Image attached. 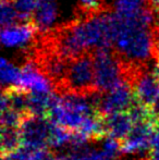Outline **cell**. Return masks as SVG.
Masks as SVG:
<instances>
[{
	"mask_svg": "<svg viewBox=\"0 0 159 160\" xmlns=\"http://www.w3.org/2000/svg\"><path fill=\"white\" fill-rule=\"evenodd\" d=\"M95 86L98 92H106L121 84L127 78V67L113 49L93 52Z\"/></svg>",
	"mask_w": 159,
	"mask_h": 160,
	"instance_id": "obj_1",
	"label": "cell"
},
{
	"mask_svg": "<svg viewBox=\"0 0 159 160\" xmlns=\"http://www.w3.org/2000/svg\"><path fill=\"white\" fill-rule=\"evenodd\" d=\"M98 92L95 86V69L93 52H84L70 60L64 81V93L91 95Z\"/></svg>",
	"mask_w": 159,
	"mask_h": 160,
	"instance_id": "obj_2",
	"label": "cell"
},
{
	"mask_svg": "<svg viewBox=\"0 0 159 160\" xmlns=\"http://www.w3.org/2000/svg\"><path fill=\"white\" fill-rule=\"evenodd\" d=\"M53 123L47 117L28 114L20 125L21 146L32 150L44 149L49 146Z\"/></svg>",
	"mask_w": 159,
	"mask_h": 160,
	"instance_id": "obj_3",
	"label": "cell"
},
{
	"mask_svg": "<svg viewBox=\"0 0 159 160\" xmlns=\"http://www.w3.org/2000/svg\"><path fill=\"white\" fill-rule=\"evenodd\" d=\"M136 101L131 83L124 81L109 91L99 94L97 107L104 116L127 111Z\"/></svg>",
	"mask_w": 159,
	"mask_h": 160,
	"instance_id": "obj_4",
	"label": "cell"
},
{
	"mask_svg": "<svg viewBox=\"0 0 159 160\" xmlns=\"http://www.w3.org/2000/svg\"><path fill=\"white\" fill-rule=\"evenodd\" d=\"M132 87L136 101L147 107H153L159 96V76L154 67L152 69L145 68L141 70L134 78Z\"/></svg>",
	"mask_w": 159,
	"mask_h": 160,
	"instance_id": "obj_5",
	"label": "cell"
},
{
	"mask_svg": "<svg viewBox=\"0 0 159 160\" xmlns=\"http://www.w3.org/2000/svg\"><path fill=\"white\" fill-rule=\"evenodd\" d=\"M157 121L134 123L131 132L120 141L121 149L124 154H140L151 149L152 137Z\"/></svg>",
	"mask_w": 159,
	"mask_h": 160,
	"instance_id": "obj_6",
	"label": "cell"
},
{
	"mask_svg": "<svg viewBox=\"0 0 159 160\" xmlns=\"http://www.w3.org/2000/svg\"><path fill=\"white\" fill-rule=\"evenodd\" d=\"M37 30L32 22H21L2 28L1 42L7 48H24L34 46Z\"/></svg>",
	"mask_w": 159,
	"mask_h": 160,
	"instance_id": "obj_7",
	"label": "cell"
},
{
	"mask_svg": "<svg viewBox=\"0 0 159 160\" xmlns=\"http://www.w3.org/2000/svg\"><path fill=\"white\" fill-rule=\"evenodd\" d=\"M20 86L34 93H53L55 87L32 58H27L22 65Z\"/></svg>",
	"mask_w": 159,
	"mask_h": 160,
	"instance_id": "obj_8",
	"label": "cell"
},
{
	"mask_svg": "<svg viewBox=\"0 0 159 160\" xmlns=\"http://www.w3.org/2000/svg\"><path fill=\"white\" fill-rule=\"evenodd\" d=\"M58 14L59 8L56 0H38L31 22L34 24L39 35H42L53 30Z\"/></svg>",
	"mask_w": 159,
	"mask_h": 160,
	"instance_id": "obj_9",
	"label": "cell"
},
{
	"mask_svg": "<svg viewBox=\"0 0 159 160\" xmlns=\"http://www.w3.org/2000/svg\"><path fill=\"white\" fill-rule=\"evenodd\" d=\"M107 135L118 141H122L131 132L134 127V121L129 111L117 112V113L105 116Z\"/></svg>",
	"mask_w": 159,
	"mask_h": 160,
	"instance_id": "obj_10",
	"label": "cell"
},
{
	"mask_svg": "<svg viewBox=\"0 0 159 160\" xmlns=\"http://www.w3.org/2000/svg\"><path fill=\"white\" fill-rule=\"evenodd\" d=\"M1 83L2 86H20L21 82V68L17 67L14 63L7 60L6 58L1 59Z\"/></svg>",
	"mask_w": 159,
	"mask_h": 160,
	"instance_id": "obj_11",
	"label": "cell"
},
{
	"mask_svg": "<svg viewBox=\"0 0 159 160\" xmlns=\"http://www.w3.org/2000/svg\"><path fill=\"white\" fill-rule=\"evenodd\" d=\"M21 147L20 128H2L1 131V155L9 154Z\"/></svg>",
	"mask_w": 159,
	"mask_h": 160,
	"instance_id": "obj_12",
	"label": "cell"
},
{
	"mask_svg": "<svg viewBox=\"0 0 159 160\" xmlns=\"http://www.w3.org/2000/svg\"><path fill=\"white\" fill-rule=\"evenodd\" d=\"M110 10L104 0H77V17H89Z\"/></svg>",
	"mask_w": 159,
	"mask_h": 160,
	"instance_id": "obj_13",
	"label": "cell"
},
{
	"mask_svg": "<svg viewBox=\"0 0 159 160\" xmlns=\"http://www.w3.org/2000/svg\"><path fill=\"white\" fill-rule=\"evenodd\" d=\"M147 3L148 0H116L113 11L122 17H130L135 14Z\"/></svg>",
	"mask_w": 159,
	"mask_h": 160,
	"instance_id": "obj_14",
	"label": "cell"
},
{
	"mask_svg": "<svg viewBox=\"0 0 159 160\" xmlns=\"http://www.w3.org/2000/svg\"><path fill=\"white\" fill-rule=\"evenodd\" d=\"M1 26H10L20 21L17 10L13 0H1Z\"/></svg>",
	"mask_w": 159,
	"mask_h": 160,
	"instance_id": "obj_15",
	"label": "cell"
},
{
	"mask_svg": "<svg viewBox=\"0 0 159 160\" xmlns=\"http://www.w3.org/2000/svg\"><path fill=\"white\" fill-rule=\"evenodd\" d=\"M20 17V22H30L38 0H13Z\"/></svg>",
	"mask_w": 159,
	"mask_h": 160,
	"instance_id": "obj_16",
	"label": "cell"
},
{
	"mask_svg": "<svg viewBox=\"0 0 159 160\" xmlns=\"http://www.w3.org/2000/svg\"><path fill=\"white\" fill-rule=\"evenodd\" d=\"M30 160H60V159L59 156L49 152L47 148H44V149L34 150V152L32 154Z\"/></svg>",
	"mask_w": 159,
	"mask_h": 160,
	"instance_id": "obj_17",
	"label": "cell"
},
{
	"mask_svg": "<svg viewBox=\"0 0 159 160\" xmlns=\"http://www.w3.org/2000/svg\"><path fill=\"white\" fill-rule=\"evenodd\" d=\"M147 160H159V147H152L148 150L146 157Z\"/></svg>",
	"mask_w": 159,
	"mask_h": 160,
	"instance_id": "obj_18",
	"label": "cell"
},
{
	"mask_svg": "<svg viewBox=\"0 0 159 160\" xmlns=\"http://www.w3.org/2000/svg\"><path fill=\"white\" fill-rule=\"evenodd\" d=\"M152 110H153V113H154L155 119L157 120V122H159V96L157 97L155 102H154L153 107H152Z\"/></svg>",
	"mask_w": 159,
	"mask_h": 160,
	"instance_id": "obj_19",
	"label": "cell"
},
{
	"mask_svg": "<svg viewBox=\"0 0 159 160\" xmlns=\"http://www.w3.org/2000/svg\"><path fill=\"white\" fill-rule=\"evenodd\" d=\"M148 4L157 14H159V0H148Z\"/></svg>",
	"mask_w": 159,
	"mask_h": 160,
	"instance_id": "obj_20",
	"label": "cell"
},
{
	"mask_svg": "<svg viewBox=\"0 0 159 160\" xmlns=\"http://www.w3.org/2000/svg\"><path fill=\"white\" fill-rule=\"evenodd\" d=\"M159 17V14H158ZM157 32H158V36H159V18H157Z\"/></svg>",
	"mask_w": 159,
	"mask_h": 160,
	"instance_id": "obj_21",
	"label": "cell"
}]
</instances>
